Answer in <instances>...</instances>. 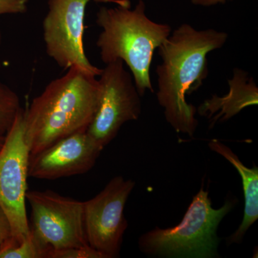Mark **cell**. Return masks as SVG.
<instances>
[{
    "label": "cell",
    "instance_id": "6da1fadb",
    "mask_svg": "<svg viewBox=\"0 0 258 258\" xmlns=\"http://www.w3.org/2000/svg\"><path fill=\"white\" fill-rule=\"evenodd\" d=\"M226 32L198 30L182 24L158 47L161 63L157 66L159 105L166 121L177 133L193 137L198 126L197 108L186 102L203 85L209 74L207 56L225 45Z\"/></svg>",
    "mask_w": 258,
    "mask_h": 258
},
{
    "label": "cell",
    "instance_id": "7a4b0ae2",
    "mask_svg": "<svg viewBox=\"0 0 258 258\" xmlns=\"http://www.w3.org/2000/svg\"><path fill=\"white\" fill-rule=\"evenodd\" d=\"M101 86L96 76L76 68L51 81L23 111L30 154L78 132H86L96 114Z\"/></svg>",
    "mask_w": 258,
    "mask_h": 258
},
{
    "label": "cell",
    "instance_id": "3957f363",
    "mask_svg": "<svg viewBox=\"0 0 258 258\" xmlns=\"http://www.w3.org/2000/svg\"><path fill=\"white\" fill-rule=\"evenodd\" d=\"M145 10L143 0H139L134 10L101 7L96 14V24L102 29L96 41L101 60L106 64L123 61L141 96L147 91L154 92L149 74L153 55L171 33L170 25L152 21Z\"/></svg>",
    "mask_w": 258,
    "mask_h": 258
},
{
    "label": "cell",
    "instance_id": "277c9868",
    "mask_svg": "<svg viewBox=\"0 0 258 258\" xmlns=\"http://www.w3.org/2000/svg\"><path fill=\"white\" fill-rule=\"evenodd\" d=\"M235 203L227 200L222 208L214 209L208 191L202 186L179 225L146 232L139 238V249L152 257H219L217 229Z\"/></svg>",
    "mask_w": 258,
    "mask_h": 258
},
{
    "label": "cell",
    "instance_id": "5b68a950",
    "mask_svg": "<svg viewBox=\"0 0 258 258\" xmlns=\"http://www.w3.org/2000/svg\"><path fill=\"white\" fill-rule=\"evenodd\" d=\"M26 200L32 210L30 235L47 258L52 251L88 245L83 202L51 190H31Z\"/></svg>",
    "mask_w": 258,
    "mask_h": 258
},
{
    "label": "cell",
    "instance_id": "8992f818",
    "mask_svg": "<svg viewBox=\"0 0 258 258\" xmlns=\"http://www.w3.org/2000/svg\"><path fill=\"white\" fill-rule=\"evenodd\" d=\"M93 0H48V12L42 22L47 55L64 70L76 68L99 76L102 69L93 66L85 52L83 35L86 6ZM131 8L129 0H93Z\"/></svg>",
    "mask_w": 258,
    "mask_h": 258
},
{
    "label": "cell",
    "instance_id": "52a82bcc",
    "mask_svg": "<svg viewBox=\"0 0 258 258\" xmlns=\"http://www.w3.org/2000/svg\"><path fill=\"white\" fill-rule=\"evenodd\" d=\"M99 76L101 94L98 108L86 132L104 149L124 123L138 119L142 102L133 76L125 69L123 61L106 64Z\"/></svg>",
    "mask_w": 258,
    "mask_h": 258
},
{
    "label": "cell",
    "instance_id": "ba28073f",
    "mask_svg": "<svg viewBox=\"0 0 258 258\" xmlns=\"http://www.w3.org/2000/svg\"><path fill=\"white\" fill-rule=\"evenodd\" d=\"M30 155L21 110L5 134L0 152V207L11 224L15 245L25 240L30 232L25 206Z\"/></svg>",
    "mask_w": 258,
    "mask_h": 258
},
{
    "label": "cell",
    "instance_id": "9c48e42d",
    "mask_svg": "<svg viewBox=\"0 0 258 258\" xmlns=\"http://www.w3.org/2000/svg\"><path fill=\"white\" fill-rule=\"evenodd\" d=\"M135 182L117 176L94 198L83 202L84 223L88 245L104 258L119 257L128 222L125 204Z\"/></svg>",
    "mask_w": 258,
    "mask_h": 258
},
{
    "label": "cell",
    "instance_id": "30bf717a",
    "mask_svg": "<svg viewBox=\"0 0 258 258\" xmlns=\"http://www.w3.org/2000/svg\"><path fill=\"white\" fill-rule=\"evenodd\" d=\"M103 149L86 132L72 134L30 154L28 176L55 180L86 174L95 166Z\"/></svg>",
    "mask_w": 258,
    "mask_h": 258
},
{
    "label": "cell",
    "instance_id": "8fae6325",
    "mask_svg": "<svg viewBox=\"0 0 258 258\" xmlns=\"http://www.w3.org/2000/svg\"><path fill=\"white\" fill-rule=\"evenodd\" d=\"M230 91L223 97L213 95L205 100L197 112L209 119L212 128L216 123L227 121L247 107L258 103V88L253 78L240 69H234L232 79L228 80Z\"/></svg>",
    "mask_w": 258,
    "mask_h": 258
},
{
    "label": "cell",
    "instance_id": "7c38bea8",
    "mask_svg": "<svg viewBox=\"0 0 258 258\" xmlns=\"http://www.w3.org/2000/svg\"><path fill=\"white\" fill-rule=\"evenodd\" d=\"M209 147L220 154L237 169L242 179L244 197V216L238 229L226 238L227 245L240 244L244 236L258 219V168L247 167L232 150L216 139L210 141Z\"/></svg>",
    "mask_w": 258,
    "mask_h": 258
},
{
    "label": "cell",
    "instance_id": "4fadbf2b",
    "mask_svg": "<svg viewBox=\"0 0 258 258\" xmlns=\"http://www.w3.org/2000/svg\"><path fill=\"white\" fill-rule=\"evenodd\" d=\"M20 97L0 80V132L6 134L21 111Z\"/></svg>",
    "mask_w": 258,
    "mask_h": 258
},
{
    "label": "cell",
    "instance_id": "5bb4252c",
    "mask_svg": "<svg viewBox=\"0 0 258 258\" xmlns=\"http://www.w3.org/2000/svg\"><path fill=\"white\" fill-rule=\"evenodd\" d=\"M0 258H45L44 253L35 243L31 235L17 245L5 249L0 253Z\"/></svg>",
    "mask_w": 258,
    "mask_h": 258
},
{
    "label": "cell",
    "instance_id": "9a60e30c",
    "mask_svg": "<svg viewBox=\"0 0 258 258\" xmlns=\"http://www.w3.org/2000/svg\"><path fill=\"white\" fill-rule=\"evenodd\" d=\"M47 258H104L100 252L91 246L71 247V248L52 251Z\"/></svg>",
    "mask_w": 258,
    "mask_h": 258
},
{
    "label": "cell",
    "instance_id": "2e32d148",
    "mask_svg": "<svg viewBox=\"0 0 258 258\" xmlns=\"http://www.w3.org/2000/svg\"><path fill=\"white\" fill-rule=\"evenodd\" d=\"M15 245L11 224L4 210L0 207V253Z\"/></svg>",
    "mask_w": 258,
    "mask_h": 258
},
{
    "label": "cell",
    "instance_id": "e0dca14e",
    "mask_svg": "<svg viewBox=\"0 0 258 258\" xmlns=\"http://www.w3.org/2000/svg\"><path fill=\"white\" fill-rule=\"evenodd\" d=\"M28 0H0V16L25 14L28 11Z\"/></svg>",
    "mask_w": 258,
    "mask_h": 258
},
{
    "label": "cell",
    "instance_id": "ac0fdd59",
    "mask_svg": "<svg viewBox=\"0 0 258 258\" xmlns=\"http://www.w3.org/2000/svg\"><path fill=\"white\" fill-rule=\"evenodd\" d=\"M226 1L228 0H191V3L200 6L209 7L219 4V3H225Z\"/></svg>",
    "mask_w": 258,
    "mask_h": 258
},
{
    "label": "cell",
    "instance_id": "d6986e66",
    "mask_svg": "<svg viewBox=\"0 0 258 258\" xmlns=\"http://www.w3.org/2000/svg\"><path fill=\"white\" fill-rule=\"evenodd\" d=\"M5 140V134L0 132V152L3 149V145H4Z\"/></svg>",
    "mask_w": 258,
    "mask_h": 258
},
{
    "label": "cell",
    "instance_id": "ffe728a7",
    "mask_svg": "<svg viewBox=\"0 0 258 258\" xmlns=\"http://www.w3.org/2000/svg\"><path fill=\"white\" fill-rule=\"evenodd\" d=\"M2 42H3V34H2L1 29H0V47H1ZM1 68H2V61H1V57H0V69H1Z\"/></svg>",
    "mask_w": 258,
    "mask_h": 258
}]
</instances>
